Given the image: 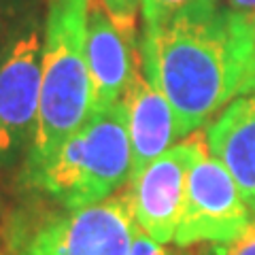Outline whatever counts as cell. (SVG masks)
Here are the masks:
<instances>
[{
	"label": "cell",
	"mask_w": 255,
	"mask_h": 255,
	"mask_svg": "<svg viewBox=\"0 0 255 255\" xmlns=\"http://www.w3.org/2000/svg\"><path fill=\"white\" fill-rule=\"evenodd\" d=\"M140 68L168 98L179 138H187L241 96L247 21L223 2L181 9L159 26L142 30Z\"/></svg>",
	"instance_id": "1"
},
{
	"label": "cell",
	"mask_w": 255,
	"mask_h": 255,
	"mask_svg": "<svg viewBox=\"0 0 255 255\" xmlns=\"http://www.w3.org/2000/svg\"><path fill=\"white\" fill-rule=\"evenodd\" d=\"M92 0H49L43 36V77L36 130L23 181L43 168L92 115L87 15Z\"/></svg>",
	"instance_id": "2"
},
{
	"label": "cell",
	"mask_w": 255,
	"mask_h": 255,
	"mask_svg": "<svg viewBox=\"0 0 255 255\" xmlns=\"http://www.w3.org/2000/svg\"><path fill=\"white\" fill-rule=\"evenodd\" d=\"M132 147L124 100L92 113L34 177L23 181L62 209H83L130 185Z\"/></svg>",
	"instance_id": "3"
},
{
	"label": "cell",
	"mask_w": 255,
	"mask_h": 255,
	"mask_svg": "<svg viewBox=\"0 0 255 255\" xmlns=\"http://www.w3.org/2000/svg\"><path fill=\"white\" fill-rule=\"evenodd\" d=\"M134 238L130 185L83 209H53L13 221L6 255H128Z\"/></svg>",
	"instance_id": "4"
},
{
	"label": "cell",
	"mask_w": 255,
	"mask_h": 255,
	"mask_svg": "<svg viewBox=\"0 0 255 255\" xmlns=\"http://www.w3.org/2000/svg\"><path fill=\"white\" fill-rule=\"evenodd\" d=\"M251 211L232 174L211 155L204 134L198 140L187 172V191L174 245H221L238 238L251 226Z\"/></svg>",
	"instance_id": "5"
},
{
	"label": "cell",
	"mask_w": 255,
	"mask_h": 255,
	"mask_svg": "<svg viewBox=\"0 0 255 255\" xmlns=\"http://www.w3.org/2000/svg\"><path fill=\"white\" fill-rule=\"evenodd\" d=\"M43 77V36L28 21L0 47V168H11L32 145Z\"/></svg>",
	"instance_id": "6"
},
{
	"label": "cell",
	"mask_w": 255,
	"mask_h": 255,
	"mask_svg": "<svg viewBox=\"0 0 255 255\" xmlns=\"http://www.w3.org/2000/svg\"><path fill=\"white\" fill-rule=\"evenodd\" d=\"M202 134H191L153 159L130 183L134 223L155 243L168 245L177 234L187 191V172Z\"/></svg>",
	"instance_id": "7"
},
{
	"label": "cell",
	"mask_w": 255,
	"mask_h": 255,
	"mask_svg": "<svg viewBox=\"0 0 255 255\" xmlns=\"http://www.w3.org/2000/svg\"><path fill=\"white\" fill-rule=\"evenodd\" d=\"M87 68L92 81V113L107 111L124 100L140 62L134 34L113 21L100 0H92L87 15Z\"/></svg>",
	"instance_id": "8"
},
{
	"label": "cell",
	"mask_w": 255,
	"mask_h": 255,
	"mask_svg": "<svg viewBox=\"0 0 255 255\" xmlns=\"http://www.w3.org/2000/svg\"><path fill=\"white\" fill-rule=\"evenodd\" d=\"M124 107L132 147V183L153 159L174 147L179 130L168 98L149 81L142 68L134 73L128 85L124 94Z\"/></svg>",
	"instance_id": "9"
},
{
	"label": "cell",
	"mask_w": 255,
	"mask_h": 255,
	"mask_svg": "<svg viewBox=\"0 0 255 255\" xmlns=\"http://www.w3.org/2000/svg\"><path fill=\"white\" fill-rule=\"evenodd\" d=\"M206 147L232 174L255 221V92L243 94L213 119Z\"/></svg>",
	"instance_id": "10"
},
{
	"label": "cell",
	"mask_w": 255,
	"mask_h": 255,
	"mask_svg": "<svg viewBox=\"0 0 255 255\" xmlns=\"http://www.w3.org/2000/svg\"><path fill=\"white\" fill-rule=\"evenodd\" d=\"M202 2H223V0H142L140 2V21L142 30H151L164 23L168 17H172L174 13H179L181 9Z\"/></svg>",
	"instance_id": "11"
},
{
	"label": "cell",
	"mask_w": 255,
	"mask_h": 255,
	"mask_svg": "<svg viewBox=\"0 0 255 255\" xmlns=\"http://www.w3.org/2000/svg\"><path fill=\"white\" fill-rule=\"evenodd\" d=\"M100 2L119 28L126 32H134V19L136 15H140L142 0H100Z\"/></svg>",
	"instance_id": "12"
},
{
	"label": "cell",
	"mask_w": 255,
	"mask_h": 255,
	"mask_svg": "<svg viewBox=\"0 0 255 255\" xmlns=\"http://www.w3.org/2000/svg\"><path fill=\"white\" fill-rule=\"evenodd\" d=\"M204 255H255V221H251V226L234 241L209 245Z\"/></svg>",
	"instance_id": "13"
},
{
	"label": "cell",
	"mask_w": 255,
	"mask_h": 255,
	"mask_svg": "<svg viewBox=\"0 0 255 255\" xmlns=\"http://www.w3.org/2000/svg\"><path fill=\"white\" fill-rule=\"evenodd\" d=\"M245 21H247V68H245L241 96L255 92V15Z\"/></svg>",
	"instance_id": "14"
},
{
	"label": "cell",
	"mask_w": 255,
	"mask_h": 255,
	"mask_svg": "<svg viewBox=\"0 0 255 255\" xmlns=\"http://www.w3.org/2000/svg\"><path fill=\"white\" fill-rule=\"evenodd\" d=\"M128 255H172L166 245H159L155 243L149 234H145L142 230L134 223V238H132V247H130V253Z\"/></svg>",
	"instance_id": "15"
},
{
	"label": "cell",
	"mask_w": 255,
	"mask_h": 255,
	"mask_svg": "<svg viewBox=\"0 0 255 255\" xmlns=\"http://www.w3.org/2000/svg\"><path fill=\"white\" fill-rule=\"evenodd\" d=\"M223 6L241 19H249L255 15V0H223Z\"/></svg>",
	"instance_id": "16"
},
{
	"label": "cell",
	"mask_w": 255,
	"mask_h": 255,
	"mask_svg": "<svg viewBox=\"0 0 255 255\" xmlns=\"http://www.w3.org/2000/svg\"><path fill=\"white\" fill-rule=\"evenodd\" d=\"M9 38V32H6V23H4V15L2 11H0V47H2V43Z\"/></svg>",
	"instance_id": "17"
},
{
	"label": "cell",
	"mask_w": 255,
	"mask_h": 255,
	"mask_svg": "<svg viewBox=\"0 0 255 255\" xmlns=\"http://www.w3.org/2000/svg\"><path fill=\"white\" fill-rule=\"evenodd\" d=\"M0 255H4V253H2V243H0Z\"/></svg>",
	"instance_id": "18"
},
{
	"label": "cell",
	"mask_w": 255,
	"mask_h": 255,
	"mask_svg": "<svg viewBox=\"0 0 255 255\" xmlns=\"http://www.w3.org/2000/svg\"><path fill=\"white\" fill-rule=\"evenodd\" d=\"M172 255H189V253H172Z\"/></svg>",
	"instance_id": "19"
}]
</instances>
